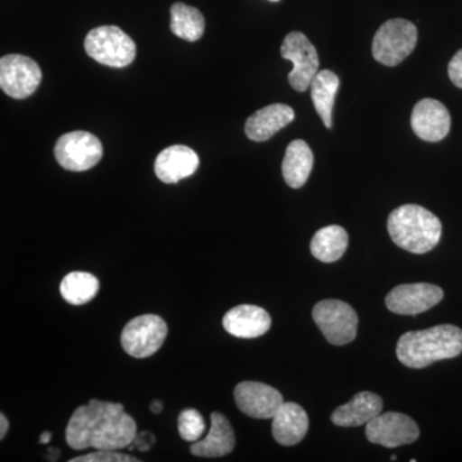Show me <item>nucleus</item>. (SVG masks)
<instances>
[{
    "mask_svg": "<svg viewBox=\"0 0 462 462\" xmlns=\"http://www.w3.org/2000/svg\"><path fill=\"white\" fill-rule=\"evenodd\" d=\"M411 127L421 141L440 142L451 130V115L439 100L422 99L413 107Z\"/></svg>",
    "mask_w": 462,
    "mask_h": 462,
    "instance_id": "4468645a",
    "label": "nucleus"
},
{
    "mask_svg": "<svg viewBox=\"0 0 462 462\" xmlns=\"http://www.w3.org/2000/svg\"><path fill=\"white\" fill-rule=\"evenodd\" d=\"M171 30L184 41H199L205 32V18L199 9L184 3H175L171 7Z\"/></svg>",
    "mask_w": 462,
    "mask_h": 462,
    "instance_id": "393cba45",
    "label": "nucleus"
},
{
    "mask_svg": "<svg viewBox=\"0 0 462 462\" xmlns=\"http://www.w3.org/2000/svg\"><path fill=\"white\" fill-rule=\"evenodd\" d=\"M383 400L372 392H361L356 394L348 403L342 404L331 413V421L338 427L357 428L366 425L380 415Z\"/></svg>",
    "mask_w": 462,
    "mask_h": 462,
    "instance_id": "6ab92c4d",
    "label": "nucleus"
},
{
    "mask_svg": "<svg viewBox=\"0 0 462 462\" xmlns=\"http://www.w3.org/2000/svg\"><path fill=\"white\" fill-rule=\"evenodd\" d=\"M0 425H2V427H0V439H5L9 428L8 419L5 418V413H0Z\"/></svg>",
    "mask_w": 462,
    "mask_h": 462,
    "instance_id": "c85d7f7f",
    "label": "nucleus"
},
{
    "mask_svg": "<svg viewBox=\"0 0 462 462\" xmlns=\"http://www.w3.org/2000/svg\"><path fill=\"white\" fill-rule=\"evenodd\" d=\"M199 166V157L187 145H171L163 149L156 158L154 171L165 184H176L189 178Z\"/></svg>",
    "mask_w": 462,
    "mask_h": 462,
    "instance_id": "2eb2a0df",
    "label": "nucleus"
},
{
    "mask_svg": "<svg viewBox=\"0 0 462 462\" xmlns=\"http://www.w3.org/2000/svg\"><path fill=\"white\" fill-rule=\"evenodd\" d=\"M234 398L240 411L254 419H273L284 403L278 389L258 382L239 383Z\"/></svg>",
    "mask_w": 462,
    "mask_h": 462,
    "instance_id": "ddd939ff",
    "label": "nucleus"
},
{
    "mask_svg": "<svg viewBox=\"0 0 462 462\" xmlns=\"http://www.w3.org/2000/svg\"><path fill=\"white\" fill-rule=\"evenodd\" d=\"M339 78L330 69H322L312 80L311 98L316 112L320 116L322 123L328 129L333 126V107L337 91L339 89Z\"/></svg>",
    "mask_w": 462,
    "mask_h": 462,
    "instance_id": "5701e85b",
    "label": "nucleus"
},
{
    "mask_svg": "<svg viewBox=\"0 0 462 462\" xmlns=\"http://www.w3.org/2000/svg\"><path fill=\"white\" fill-rule=\"evenodd\" d=\"M442 288L430 282L402 284L392 289L385 298L389 311L397 315H419L443 300Z\"/></svg>",
    "mask_w": 462,
    "mask_h": 462,
    "instance_id": "f8f14e48",
    "label": "nucleus"
},
{
    "mask_svg": "<svg viewBox=\"0 0 462 462\" xmlns=\"http://www.w3.org/2000/svg\"><path fill=\"white\" fill-rule=\"evenodd\" d=\"M281 51L284 60L293 63V69L288 76L289 84L294 90L303 93L311 87L320 65L314 44L305 33L293 32L285 36Z\"/></svg>",
    "mask_w": 462,
    "mask_h": 462,
    "instance_id": "6e6552de",
    "label": "nucleus"
},
{
    "mask_svg": "<svg viewBox=\"0 0 462 462\" xmlns=\"http://www.w3.org/2000/svg\"><path fill=\"white\" fill-rule=\"evenodd\" d=\"M314 167V153L305 141H293L288 145L282 160V178L289 187L300 189L309 180Z\"/></svg>",
    "mask_w": 462,
    "mask_h": 462,
    "instance_id": "412c9836",
    "label": "nucleus"
},
{
    "mask_svg": "<svg viewBox=\"0 0 462 462\" xmlns=\"http://www.w3.org/2000/svg\"><path fill=\"white\" fill-rule=\"evenodd\" d=\"M270 2H279V0H270Z\"/></svg>",
    "mask_w": 462,
    "mask_h": 462,
    "instance_id": "473e14b6",
    "label": "nucleus"
},
{
    "mask_svg": "<svg viewBox=\"0 0 462 462\" xmlns=\"http://www.w3.org/2000/svg\"><path fill=\"white\" fill-rule=\"evenodd\" d=\"M396 458H397L396 455L391 456V460L392 461H396Z\"/></svg>",
    "mask_w": 462,
    "mask_h": 462,
    "instance_id": "2f4dec72",
    "label": "nucleus"
},
{
    "mask_svg": "<svg viewBox=\"0 0 462 462\" xmlns=\"http://www.w3.org/2000/svg\"><path fill=\"white\" fill-rule=\"evenodd\" d=\"M296 118L293 108L282 103L266 106L249 116L245 134L251 141L266 142Z\"/></svg>",
    "mask_w": 462,
    "mask_h": 462,
    "instance_id": "f3484780",
    "label": "nucleus"
},
{
    "mask_svg": "<svg viewBox=\"0 0 462 462\" xmlns=\"http://www.w3.org/2000/svg\"><path fill=\"white\" fill-rule=\"evenodd\" d=\"M60 291L69 305H85L98 294L99 281L90 273H69L60 282Z\"/></svg>",
    "mask_w": 462,
    "mask_h": 462,
    "instance_id": "b1692460",
    "label": "nucleus"
},
{
    "mask_svg": "<svg viewBox=\"0 0 462 462\" xmlns=\"http://www.w3.org/2000/svg\"><path fill=\"white\" fill-rule=\"evenodd\" d=\"M365 434L369 442L394 448L418 440L420 430L410 416L400 412H387L380 413L367 422Z\"/></svg>",
    "mask_w": 462,
    "mask_h": 462,
    "instance_id": "9b49d317",
    "label": "nucleus"
},
{
    "mask_svg": "<svg viewBox=\"0 0 462 462\" xmlns=\"http://www.w3.org/2000/svg\"><path fill=\"white\" fill-rule=\"evenodd\" d=\"M85 51L100 65L126 67L136 57V45L127 33L117 26H100L91 30L85 38Z\"/></svg>",
    "mask_w": 462,
    "mask_h": 462,
    "instance_id": "20e7f679",
    "label": "nucleus"
},
{
    "mask_svg": "<svg viewBox=\"0 0 462 462\" xmlns=\"http://www.w3.org/2000/svg\"><path fill=\"white\" fill-rule=\"evenodd\" d=\"M178 430L182 439L190 443L197 442L206 430L203 416L194 409L182 410L178 419Z\"/></svg>",
    "mask_w": 462,
    "mask_h": 462,
    "instance_id": "a878e982",
    "label": "nucleus"
},
{
    "mask_svg": "<svg viewBox=\"0 0 462 462\" xmlns=\"http://www.w3.org/2000/svg\"><path fill=\"white\" fill-rule=\"evenodd\" d=\"M133 456L118 454L115 449H97L89 455L79 456L69 462H138Z\"/></svg>",
    "mask_w": 462,
    "mask_h": 462,
    "instance_id": "bb28decb",
    "label": "nucleus"
},
{
    "mask_svg": "<svg viewBox=\"0 0 462 462\" xmlns=\"http://www.w3.org/2000/svg\"><path fill=\"white\" fill-rule=\"evenodd\" d=\"M167 324L158 315L138 316L127 322L121 334V345L127 355L147 358L156 354L167 337Z\"/></svg>",
    "mask_w": 462,
    "mask_h": 462,
    "instance_id": "0eeeda50",
    "label": "nucleus"
},
{
    "mask_svg": "<svg viewBox=\"0 0 462 462\" xmlns=\"http://www.w3.org/2000/svg\"><path fill=\"white\" fill-rule=\"evenodd\" d=\"M42 74L35 60L23 54H8L0 60V88L8 97L25 99L41 85Z\"/></svg>",
    "mask_w": 462,
    "mask_h": 462,
    "instance_id": "9d476101",
    "label": "nucleus"
},
{
    "mask_svg": "<svg viewBox=\"0 0 462 462\" xmlns=\"http://www.w3.org/2000/svg\"><path fill=\"white\" fill-rule=\"evenodd\" d=\"M273 437L282 446H294L306 437L309 416L298 403L284 402L273 418Z\"/></svg>",
    "mask_w": 462,
    "mask_h": 462,
    "instance_id": "aec40b11",
    "label": "nucleus"
},
{
    "mask_svg": "<svg viewBox=\"0 0 462 462\" xmlns=\"http://www.w3.org/2000/svg\"><path fill=\"white\" fill-rule=\"evenodd\" d=\"M136 422L121 403L90 400L78 407L66 428V442L72 449H117L132 445Z\"/></svg>",
    "mask_w": 462,
    "mask_h": 462,
    "instance_id": "f257e3e1",
    "label": "nucleus"
},
{
    "mask_svg": "<svg viewBox=\"0 0 462 462\" xmlns=\"http://www.w3.org/2000/svg\"><path fill=\"white\" fill-rule=\"evenodd\" d=\"M388 231L394 245L410 252L424 254L437 247L442 236V224L424 207L403 205L388 217Z\"/></svg>",
    "mask_w": 462,
    "mask_h": 462,
    "instance_id": "7ed1b4c3",
    "label": "nucleus"
},
{
    "mask_svg": "<svg viewBox=\"0 0 462 462\" xmlns=\"http://www.w3.org/2000/svg\"><path fill=\"white\" fill-rule=\"evenodd\" d=\"M54 156L57 162L69 171H87L102 160V143L96 135L87 132L65 134L58 139Z\"/></svg>",
    "mask_w": 462,
    "mask_h": 462,
    "instance_id": "1a4fd4ad",
    "label": "nucleus"
},
{
    "mask_svg": "<svg viewBox=\"0 0 462 462\" xmlns=\"http://www.w3.org/2000/svg\"><path fill=\"white\" fill-rule=\"evenodd\" d=\"M223 325L236 338H258L272 328V318L263 307L240 305L226 312Z\"/></svg>",
    "mask_w": 462,
    "mask_h": 462,
    "instance_id": "dca6fc26",
    "label": "nucleus"
},
{
    "mask_svg": "<svg viewBox=\"0 0 462 462\" xmlns=\"http://www.w3.org/2000/svg\"><path fill=\"white\" fill-rule=\"evenodd\" d=\"M151 411L153 412V413H156V415H158V413H161L162 412V410H163V404L162 402H161V401H153V402L151 403Z\"/></svg>",
    "mask_w": 462,
    "mask_h": 462,
    "instance_id": "c756f323",
    "label": "nucleus"
},
{
    "mask_svg": "<svg viewBox=\"0 0 462 462\" xmlns=\"http://www.w3.org/2000/svg\"><path fill=\"white\" fill-rule=\"evenodd\" d=\"M51 439V434L50 431H45V433L42 434L41 440L39 442L44 443V445H47V443H50Z\"/></svg>",
    "mask_w": 462,
    "mask_h": 462,
    "instance_id": "7c9ffc66",
    "label": "nucleus"
},
{
    "mask_svg": "<svg viewBox=\"0 0 462 462\" xmlns=\"http://www.w3.org/2000/svg\"><path fill=\"white\" fill-rule=\"evenodd\" d=\"M312 319L330 345H348L357 336V314L342 300H325L316 303Z\"/></svg>",
    "mask_w": 462,
    "mask_h": 462,
    "instance_id": "423d86ee",
    "label": "nucleus"
},
{
    "mask_svg": "<svg viewBox=\"0 0 462 462\" xmlns=\"http://www.w3.org/2000/svg\"><path fill=\"white\" fill-rule=\"evenodd\" d=\"M418 44V29L410 21L394 18L383 23L374 36L373 57L382 65L403 62Z\"/></svg>",
    "mask_w": 462,
    "mask_h": 462,
    "instance_id": "39448f33",
    "label": "nucleus"
},
{
    "mask_svg": "<svg viewBox=\"0 0 462 462\" xmlns=\"http://www.w3.org/2000/svg\"><path fill=\"white\" fill-rule=\"evenodd\" d=\"M236 447V434L230 421L220 412L211 413V430L203 439L190 447V452L199 457H223L231 454Z\"/></svg>",
    "mask_w": 462,
    "mask_h": 462,
    "instance_id": "a211bd4d",
    "label": "nucleus"
},
{
    "mask_svg": "<svg viewBox=\"0 0 462 462\" xmlns=\"http://www.w3.org/2000/svg\"><path fill=\"white\" fill-rule=\"evenodd\" d=\"M448 76L456 87L462 89V50L448 63Z\"/></svg>",
    "mask_w": 462,
    "mask_h": 462,
    "instance_id": "cd10ccee",
    "label": "nucleus"
},
{
    "mask_svg": "<svg viewBox=\"0 0 462 462\" xmlns=\"http://www.w3.org/2000/svg\"><path fill=\"white\" fill-rule=\"evenodd\" d=\"M462 352V330L455 325L409 331L398 339V360L410 369H424L437 361L457 357Z\"/></svg>",
    "mask_w": 462,
    "mask_h": 462,
    "instance_id": "f03ea898",
    "label": "nucleus"
},
{
    "mask_svg": "<svg viewBox=\"0 0 462 462\" xmlns=\"http://www.w3.org/2000/svg\"><path fill=\"white\" fill-rule=\"evenodd\" d=\"M348 247V234L338 225L322 227L311 240L312 256L321 263H337L346 254Z\"/></svg>",
    "mask_w": 462,
    "mask_h": 462,
    "instance_id": "4be33fe9",
    "label": "nucleus"
}]
</instances>
